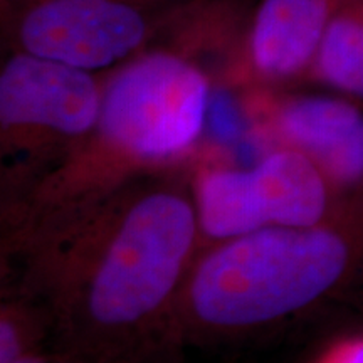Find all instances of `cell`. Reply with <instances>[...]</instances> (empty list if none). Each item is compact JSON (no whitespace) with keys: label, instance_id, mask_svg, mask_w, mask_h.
Listing matches in <instances>:
<instances>
[{"label":"cell","instance_id":"obj_1","mask_svg":"<svg viewBox=\"0 0 363 363\" xmlns=\"http://www.w3.org/2000/svg\"><path fill=\"white\" fill-rule=\"evenodd\" d=\"M363 278V202L311 227H264L225 240L190 283L195 318L246 330L305 311Z\"/></svg>","mask_w":363,"mask_h":363},{"label":"cell","instance_id":"obj_2","mask_svg":"<svg viewBox=\"0 0 363 363\" xmlns=\"http://www.w3.org/2000/svg\"><path fill=\"white\" fill-rule=\"evenodd\" d=\"M197 211L184 195L157 190L136 199L106 235L83 288L93 340L81 363H125L121 340L142 330L179 284L197 238ZM130 362L133 363L128 348Z\"/></svg>","mask_w":363,"mask_h":363},{"label":"cell","instance_id":"obj_3","mask_svg":"<svg viewBox=\"0 0 363 363\" xmlns=\"http://www.w3.org/2000/svg\"><path fill=\"white\" fill-rule=\"evenodd\" d=\"M182 40L150 45L111 71L88 147L138 163L169 160L194 147L207 121L211 79Z\"/></svg>","mask_w":363,"mask_h":363},{"label":"cell","instance_id":"obj_4","mask_svg":"<svg viewBox=\"0 0 363 363\" xmlns=\"http://www.w3.org/2000/svg\"><path fill=\"white\" fill-rule=\"evenodd\" d=\"M194 0H2L11 51L116 69L167 34Z\"/></svg>","mask_w":363,"mask_h":363},{"label":"cell","instance_id":"obj_5","mask_svg":"<svg viewBox=\"0 0 363 363\" xmlns=\"http://www.w3.org/2000/svg\"><path fill=\"white\" fill-rule=\"evenodd\" d=\"M363 199H347L305 153L281 145L254 169L207 172L197 190V219L208 238L230 240L264 227H311Z\"/></svg>","mask_w":363,"mask_h":363},{"label":"cell","instance_id":"obj_6","mask_svg":"<svg viewBox=\"0 0 363 363\" xmlns=\"http://www.w3.org/2000/svg\"><path fill=\"white\" fill-rule=\"evenodd\" d=\"M101 101L103 83L94 72L11 51L0 71L4 143H84L96 128Z\"/></svg>","mask_w":363,"mask_h":363},{"label":"cell","instance_id":"obj_7","mask_svg":"<svg viewBox=\"0 0 363 363\" xmlns=\"http://www.w3.org/2000/svg\"><path fill=\"white\" fill-rule=\"evenodd\" d=\"M279 143L305 153L347 199H363V104L337 93L283 96L271 113Z\"/></svg>","mask_w":363,"mask_h":363},{"label":"cell","instance_id":"obj_8","mask_svg":"<svg viewBox=\"0 0 363 363\" xmlns=\"http://www.w3.org/2000/svg\"><path fill=\"white\" fill-rule=\"evenodd\" d=\"M342 0H257L240 24L238 52L267 83L308 81L331 17Z\"/></svg>","mask_w":363,"mask_h":363},{"label":"cell","instance_id":"obj_9","mask_svg":"<svg viewBox=\"0 0 363 363\" xmlns=\"http://www.w3.org/2000/svg\"><path fill=\"white\" fill-rule=\"evenodd\" d=\"M308 81L363 104V0L340 2Z\"/></svg>","mask_w":363,"mask_h":363},{"label":"cell","instance_id":"obj_10","mask_svg":"<svg viewBox=\"0 0 363 363\" xmlns=\"http://www.w3.org/2000/svg\"><path fill=\"white\" fill-rule=\"evenodd\" d=\"M30 352L34 350H30L21 326L11 318L4 316L0 321V363H12Z\"/></svg>","mask_w":363,"mask_h":363},{"label":"cell","instance_id":"obj_11","mask_svg":"<svg viewBox=\"0 0 363 363\" xmlns=\"http://www.w3.org/2000/svg\"><path fill=\"white\" fill-rule=\"evenodd\" d=\"M320 363H363V337L337 345Z\"/></svg>","mask_w":363,"mask_h":363},{"label":"cell","instance_id":"obj_12","mask_svg":"<svg viewBox=\"0 0 363 363\" xmlns=\"http://www.w3.org/2000/svg\"><path fill=\"white\" fill-rule=\"evenodd\" d=\"M12 363H49V360H48V358L40 357V355H38V353L33 352V353H27V355L21 357L19 360H16Z\"/></svg>","mask_w":363,"mask_h":363},{"label":"cell","instance_id":"obj_13","mask_svg":"<svg viewBox=\"0 0 363 363\" xmlns=\"http://www.w3.org/2000/svg\"><path fill=\"white\" fill-rule=\"evenodd\" d=\"M49 363H81V362L74 360V358H69V357H66V358H61V360H54V362L49 360Z\"/></svg>","mask_w":363,"mask_h":363}]
</instances>
